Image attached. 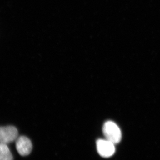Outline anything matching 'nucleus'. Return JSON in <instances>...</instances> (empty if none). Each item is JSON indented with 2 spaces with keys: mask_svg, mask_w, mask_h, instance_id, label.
Returning a JSON list of instances; mask_svg holds the SVG:
<instances>
[{
  "mask_svg": "<svg viewBox=\"0 0 160 160\" xmlns=\"http://www.w3.org/2000/svg\"><path fill=\"white\" fill-rule=\"evenodd\" d=\"M18 137V129L13 126L0 127V143L7 144L16 141Z\"/></svg>",
  "mask_w": 160,
  "mask_h": 160,
  "instance_id": "obj_2",
  "label": "nucleus"
},
{
  "mask_svg": "<svg viewBox=\"0 0 160 160\" xmlns=\"http://www.w3.org/2000/svg\"><path fill=\"white\" fill-rule=\"evenodd\" d=\"M114 143L107 139H99L97 142V149L100 156L109 158L114 154L115 147Z\"/></svg>",
  "mask_w": 160,
  "mask_h": 160,
  "instance_id": "obj_3",
  "label": "nucleus"
},
{
  "mask_svg": "<svg viewBox=\"0 0 160 160\" xmlns=\"http://www.w3.org/2000/svg\"><path fill=\"white\" fill-rule=\"evenodd\" d=\"M16 147L21 156H25L30 154L32 146L31 141L26 136H20L16 141Z\"/></svg>",
  "mask_w": 160,
  "mask_h": 160,
  "instance_id": "obj_4",
  "label": "nucleus"
},
{
  "mask_svg": "<svg viewBox=\"0 0 160 160\" xmlns=\"http://www.w3.org/2000/svg\"><path fill=\"white\" fill-rule=\"evenodd\" d=\"M103 132L106 139L114 144L119 142L122 139V132L119 127L112 121L105 123L103 127Z\"/></svg>",
  "mask_w": 160,
  "mask_h": 160,
  "instance_id": "obj_1",
  "label": "nucleus"
},
{
  "mask_svg": "<svg viewBox=\"0 0 160 160\" xmlns=\"http://www.w3.org/2000/svg\"><path fill=\"white\" fill-rule=\"evenodd\" d=\"M0 160H13L12 155L6 144L0 143Z\"/></svg>",
  "mask_w": 160,
  "mask_h": 160,
  "instance_id": "obj_5",
  "label": "nucleus"
}]
</instances>
